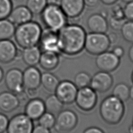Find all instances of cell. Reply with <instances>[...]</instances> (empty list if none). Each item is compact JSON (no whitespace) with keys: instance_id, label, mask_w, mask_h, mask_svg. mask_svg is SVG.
<instances>
[{"instance_id":"3","label":"cell","mask_w":133,"mask_h":133,"mask_svg":"<svg viewBox=\"0 0 133 133\" xmlns=\"http://www.w3.org/2000/svg\"><path fill=\"white\" fill-rule=\"evenodd\" d=\"M124 113V102L112 95L105 97L100 103V115L102 120L109 125L118 124L122 119Z\"/></svg>"},{"instance_id":"6","label":"cell","mask_w":133,"mask_h":133,"mask_svg":"<svg viewBox=\"0 0 133 133\" xmlns=\"http://www.w3.org/2000/svg\"><path fill=\"white\" fill-rule=\"evenodd\" d=\"M77 123L76 114L71 110L66 109L57 115L54 128L58 133H68L76 127Z\"/></svg>"},{"instance_id":"48","label":"cell","mask_w":133,"mask_h":133,"mask_svg":"<svg viewBox=\"0 0 133 133\" xmlns=\"http://www.w3.org/2000/svg\"><path fill=\"white\" fill-rule=\"evenodd\" d=\"M131 81L133 83V70H132V72L131 75Z\"/></svg>"},{"instance_id":"32","label":"cell","mask_w":133,"mask_h":133,"mask_svg":"<svg viewBox=\"0 0 133 133\" xmlns=\"http://www.w3.org/2000/svg\"><path fill=\"white\" fill-rule=\"evenodd\" d=\"M123 10L125 18L129 21H133V1L126 3Z\"/></svg>"},{"instance_id":"31","label":"cell","mask_w":133,"mask_h":133,"mask_svg":"<svg viewBox=\"0 0 133 133\" xmlns=\"http://www.w3.org/2000/svg\"><path fill=\"white\" fill-rule=\"evenodd\" d=\"M12 8L11 0H0V19L7 18Z\"/></svg>"},{"instance_id":"37","label":"cell","mask_w":133,"mask_h":133,"mask_svg":"<svg viewBox=\"0 0 133 133\" xmlns=\"http://www.w3.org/2000/svg\"><path fill=\"white\" fill-rule=\"evenodd\" d=\"M116 56H117L118 58H122L124 54V48L120 46H115L113 49L112 51H111Z\"/></svg>"},{"instance_id":"21","label":"cell","mask_w":133,"mask_h":133,"mask_svg":"<svg viewBox=\"0 0 133 133\" xmlns=\"http://www.w3.org/2000/svg\"><path fill=\"white\" fill-rule=\"evenodd\" d=\"M59 54L51 51H42L39 61L41 67L46 71H51L59 65Z\"/></svg>"},{"instance_id":"30","label":"cell","mask_w":133,"mask_h":133,"mask_svg":"<svg viewBox=\"0 0 133 133\" xmlns=\"http://www.w3.org/2000/svg\"><path fill=\"white\" fill-rule=\"evenodd\" d=\"M37 121L39 125L50 129L54 127L56 117L55 115L48 112L45 111L37 119Z\"/></svg>"},{"instance_id":"28","label":"cell","mask_w":133,"mask_h":133,"mask_svg":"<svg viewBox=\"0 0 133 133\" xmlns=\"http://www.w3.org/2000/svg\"><path fill=\"white\" fill-rule=\"evenodd\" d=\"M91 77L87 72L82 71L77 73L74 78V83L77 88H81L90 85Z\"/></svg>"},{"instance_id":"15","label":"cell","mask_w":133,"mask_h":133,"mask_svg":"<svg viewBox=\"0 0 133 133\" xmlns=\"http://www.w3.org/2000/svg\"><path fill=\"white\" fill-rule=\"evenodd\" d=\"M18 49L14 42L8 39L0 40V62L7 64L17 58Z\"/></svg>"},{"instance_id":"18","label":"cell","mask_w":133,"mask_h":133,"mask_svg":"<svg viewBox=\"0 0 133 133\" xmlns=\"http://www.w3.org/2000/svg\"><path fill=\"white\" fill-rule=\"evenodd\" d=\"M20 101L15 93L4 91L0 93V110L5 113H10L17 109Z\"/></svg>"},{"instance_id":"20","label":"cell","mask_w":133,"mask_h":133,"mask_svg":"<svg viewBox=\"0 0 133 133\" xmlns=\"http://www.w3.org/2000/svg\"><path fill=\"white\" fill-rule=\"evenodd\" d=\"M87 26L90 32L105 33L109 27L105 17L101 14L91 15L87 20Z\"/></svg>"},{"instance_id":"9","label":"cell","mask_w":133,"mask_h":133,"mask_svg":"<svg viewBox=\"0 0 133 133\" xmlns=\"http://www.w3.org/2000/svg\"><path fill=\"white\" fill-rule=\"evenodd\" d=\"M78 88L74 83L69 80L59 82L55 94L63 104H71L74 102Z\"/></svg>"},{"instance_id":"12","label":"cell","mask_w":133,"mask_h":133,"mask_svg":"<svg viewBox=\"0 0 133 133\" xmlns=\"http://www.w3.org/2000/svg\"><path fill=\"white\" fill-rule=\"evenodd\" d=\"M4 78L5 85L9 91L17 95L24 90L22 72L21 70L18 68L9 69L6 72Z\"/></svg>"},{"instance_id":"43","label":"cell","mask_w":133,"mask_h":133,"mask_svg":"<svg viewBox=\"0 0 133 133\" xmlns=\"http://www.w3.org/2000/svg\"><path fill=\"white\" fill-rule=\"evenodd\" d=\"M103 4L107 5H111L115 4L118 0H100Z\"/></svg>"},{"instance_id":"19","label":"cell","mask_w":133,"mask_h":133,"mask_svg":"<svg viewBox=\"0 0 133 133\" xmlns=\"http://www.w3.org/2000/svg\"><path fill=\"white\" fill-rule=\"evenodd\" d=\"M33 14L26 6L19 5L12 8L8 19L17 25L32 20Z\"/></svg>"},{"instance_id":"34","label":"cell","mask_w":133,"mask_h":133,"mask_svg":"<svg viewBox=\"0 0 133 133\" xmlns=\"http://www.w3.org/2000/svg\"><path fill=\"white\" fill-rule=\"evenodd\" d=\"M125 22L124 19H118L112 17L109 20V23L111 27L115 30H119Z\"/></svg>"},{"instance_id":"14","label":"cell","mask_w":133,"mask_h":133,"mask_svg":"<svg viewBox=\"0 0 133 133\" xmlns=\"http://www.w3.org/2000/svg\"><path fill=\"white\" fill-rule=\"evenodd\" d=\"M22 75L24 89L37 90L40 86L42 73L36 66H29L22 72Z\"/></svg>"},{"instance_id":"29","label":"cell","mask_w":133,"mask_h":133,"mask_svg":"<svg viewBox=\"0 0 133 133\" xmlns=\"http://www.w3.org/2000/svg\"><path fill=\"white\" fill-rule=\"evenodd\" d=\"M120 30L124 39L133 44V21L128 20L125 22Z\"/></svg>"},{"instance_id":"5","label":"cell","mask_w":133,"mask_h":133,"mask_svg":"<svg viewBox=\"0 0 133 133\" xmlns=\"http://www.w3.org/2000/svg\"><path fill=\"white\" fill-rule=\"evenodd\" d=\"M111 43L105 33L89 32L86 34L84 49L89 54L98 55L110 48Z\"/></svg>"},{"instance_id":"41","label":"cell","mask_w":133,"mask_h":133,"mask_svg":"<svg viewBox=\"0 0 133 133\" xmlns=\"http://www.w3.org/2000/svg\"><path fill=\"white\" fill-rule=\"evenodd\" d=\"M128 56L129 60L130 61L133 63V44L130 47L128 52Z\"/></svg>"},{"instance_id":"45","label":"cell","mask_w":133,"mask_h":133,"mask_svg":"<svg viewBox=\"0 0 133 133\" xmlns=\"http://www.w3.org/2000/svg\"><path fill=\"white\" fill-rule=\"evenodd\" d=\"M4 75V71H3V70L2 69V68L0 66V82H1L2 81V79H3Z\"/></svg>"},{"instance_id":"16","label":"cell","mask_w":133,"mask_h":133,"mask_svg":"<svg viewBox=\"0 0 133 133\" xmlns=\"http://www.w3.org/2000/svg\"><path fill=\"white\" fill-rule=\"evenodd\" d=\"M60 7L68 18L78 17L84 10L83 0H61Z\"/></svg>"},{"instance_id":"25","label":"cell","mask_w":133,"mask_h":133,"mask_svg":"<svg viewBox=\"0 0 133 133\" xmlns=\"http://www.w3.org/2000/svg\"><path fill=\"white\" fill-rule=\"evenodd\" d=\"M15 25L8 19H0V40L8 39L14 35Z\"/></svg>"},{"instance_id":"13","label":"cell","mask_w":133,"mask_h":133,"mask_svg":"<svg viewBox=\"0 0 133 133\" xmlns=\"http://www.w3.org/2000/svg\"><path fill=\"white\" fill-rule=\"evenodd\" d=\"M113 78L110 73L99 71L91 78L89 86L97 92L104 93L112 87Z\"/></svg>"},{"instance_id":"46","label":"cell","mask_w":133,"mask_h":133,"mask_svg":"<svg viewBox=\"0 0 133 133\" xmlns=\"http://www.w3.org/2000/svg\"><path fill=\"white\" fill-rule=\"evenodd\" d=\"M129 131H130V133H133V117L132 119V124L129 128Z\"/></svg>"},{"instance_id":"44","label":"cell","mask_w":133,"mask_h":133,"mask_svg":"<svg viewBox=\"0 0 133 133\" xmlns=\"http://www.w3.org/2000/svg\"><path fill=\"white\" fill-rule=\"evenodd\" d=\"M129 98L133 101V85L129 88Z\"/></svg>"},{"instance_id":"1","label":"cell","mask_w":133,"mask_h":133,"mask_svg":"<svg viewBox=\"0 0 133 133\" xmlns=\"http://www.w3.org/2000/svg\"><path fill=\"white\" fill-rule=\"evenodd\" d=\"M86 33L80 25L66 24L58 31L61 53L68 56H74L84 49Z\"/></svg>"},{"instance_id":"10","label":"cell","mask_w":133,"mask_h":133,"mask_svg":"<svg viewBox=\"0 0 133 133\" xmlns=\"http://www.w3.org/2000/svg\"><path fill=\"white\" fill-rule=\"evenodd\" d=\"M40 49L43 51H51L61 53L58 36V32L48 29L43 30L39 43Z\"/></svg>"},{"instance_id":"2","label":"cell","mask_w":133,"mask_h":133,"mask_svg":"<svg viewBox=\"0 0 133 133\" xmlns=\"http://www.w3.org/2000/svg\"><path fill=\"white\" fill-rule=\"evenodd\" d=\"M42 29L40 24L31 20L18 25L15 29L14 37L17 45L22 48H25L38 44Z\"/></svg>"},{"instance_id":"23","label":"cell","mask_w":133,"mask_h":133,"mask_svg":"<svg viewBox=\"0 0 133 133\" xmlns=\"http://www.w3.org/2000/svg\"><path fill=\"white\" fill-rule=\"evenodd\" d=\"M44 101L46 111L47 112L55 115L62 110L64 104L55 94L49 95Z\"/></svg>"},{"instance_id":"42","label":"cell","mask_w":133,"mask_h":133,"mask_svg":"<svg viewBox=\"0 0 133 133\" xmlns=\"http://www.w3.org/2000/svg\"><path fill=\"white\" fill-rule=\"evenodd\" d=\"M61 0H47V4L60 6Z\"/></svg>"},{"instance_id":"17","label":"cell","mask_w":133,"mask_h":133,"mask_svg":"<svg viewBox=\"0 0 133 133\" xmlns=\"http://www.w3.org/2000/svg\"><path fill=\"white\" fill-rule=\"evenodd\" d=\"M45 111L44 101L38 98L29 100L24 108V114L32 121L37 120Z\"/></svg>"},{"instance_id":"47","label":"cell","mask_w":133,"mask_h":133,"mask_svg":"<svg viewBox=\"0 0 133 133\" xmlns=\"http://www.w3.org/2000/svg\"><path fill=\"white\" fill-rule=\"evenodd\" d=\"M124 3H129L130 2H131L133 0H121Z\"/></svg>"},{"instance_id":"40","label":"cell","mask_w":133,"mask_h":133,"mask_svg":"<svg viewBox=\"0 0 133 133\" xmlns=\"http://www.w3.org/2000/svg\"><path fill=\"white\" fill-rule=\"evenodd\" d=\"M108 37L109 38V39L110 41V42L111 44H114L117 41L118 39V36L116 33L114 32H110L109 34H107Z\"/></svg>"},{"instance_id":"38","label":"cell","mask_w":133,"mask_h":133,"mask_svg":"<svg viewBox=\"0 0 133 133\" xmlns=\"http://www.w3.org/2000/svg\"><path fill=\"white\" fill-rule=\"evenodd\" d=\"M83 133H104V132L99 127L92 126L87 128Z\"/></svg>"},{"instance_id":"36","label":"cell","mask_w":133,"mask_h":133,"mask_svg":"<svg viewBox=\"0 0 133 133\" xmlns=\"http://www.w3.org/2000/svg\"><path fill=\"white\" fill-rule=\"evenodd\" d=\"M32 133H51V132L50 129L38 124L34 126Z\"/></svg>"},{"instance_id":"33","label":"cell","mask_w":133,"mask_h":133,"mask_svg":"<svg viewBox=\"0 0 133 133\" xmlns=\"http://www.w3.org/2000/svg\"><path fill=\"white\" fill-rule=\"evenodd\" d=\"M111 17L118 19H124L125 17L123 8L119 5L115 6L112 9V15Z\"/></svg>"},{"instance_id":"35","label":"cell","mask_w":133,"mask_h":133,"mask_svg":"<svg viewBox=\"0 0 133 133\" xmlns=\"http://www.w3.org/2000/svg\"><path fill=\"white\" fill-rule=\"evenodd\" d=\"M9 119L4 114L0 113V133H4L6 131Z\"/></svg>"},{"instance_id":"7","label":"cell","mask_w":133,"mask_h":133,"mask_svg":"<svg viewBox=\"0 0 133 133\" xmlns=\"http://www.w3.org/2000/svg\"><path fill=\"white\" fill-rule=\"evenodd\" d=\"M97 100V92L89 86L78 89L74 102L81 110L89 112L95 107Z\"/></svg>"},{"instance_id":"11","label":"cell","mask_w":133,"mask_h":133,"mask_svg":"<svg viewBox=\"0 0 133 133\" xmlns=\"http://www.w3.org/2000/svg\"><path fill=\"white\" fill-rule=\"evenodd\" d=\"M95 63L100 71L110 73L118 67L120 58L116 56L112 51L107 50L97 56Z\"/></svg>"},{"instance_id":"24","label":"cell","mask_w":133,"mask_h":133,"mask_svg":"<svg viewBox=\"0 0 133 133\" xmlns=\"http://www.w3.org/2000/svg\"><path fill=\"white\" fill-rule=\"evenodd\" d=\"M59 83V81L57 77L51 73L46 72L41 75V85L49 92H55Z\"/></svg>"},{"instance_id":"39","label":"cell","mask_w":133,"mask_h":133,"mask_svg":"<svg viewBox=\"0 0 133 133\" xmlns=\"http://www.w3.org/2000/svg\"><path fill=\"white\" fill-rule=\"evenodd\" d=\"M85 6L89 8H94L97 6L99 0H83Z\"/></svg>"},{"instance_id":"22","label":"cell","mask_w":133,"mask_h":133,"mask_svg":"<svg viewBox=\"0 0 133 133\" xmlns=\"http://www.w3.org/2000/svg\"><path fill=\"white\" fill-rule=\"evenodd\" d=\"M41 50L37 46L23 48L21 58L24 62L28 66H35L38 64L41 55Z\"/></svg>"},{"instance_id":"4","label":"cell","mask_w":133,"mask_h":133,"mask_svg":"<svg viewBox=\"0 0 133 133\" xmlns=\"http://www.w3.org/2000/svg\"><path fill=\"white\" fill-rule=\"evenodd\" d=\"M41 17L46 28L54 31L58 32L68 24V17L60 6L47 4Z\"/></svg>"},{"instance_id":"27","label":"cell","mask_w":133,"mask_h":133,"mask_svg":"<svg viewBox=\"0 0 133 133\" xmlns=\"http://www.w3.org/2000/svg\"><path fill=\"white\" fill-rule=\"evenodd\" d=\"M47 5V0H26V6L33 15H38Z\"/></svg>"},{"instance_id":"8","label":"cell","mask_w":133,"mask_h":133,"mask_svg":"<svg viewBox=\"0 0 133 133\" xmlns=\"http://www.w3.org/2000/svg\"><path fill=\"white\" fill-rule=\"evenodd\" d=\"M33 121L24 113L17 114L9 120L7 133H32Z\"/></svg>"},{"instance_id":"26","label":"cell","mask_w":133,"mask_h":133,"mask_svg":"<svg viewBox=\"0 0 133 133\" xmlns=\"http://www.w3.org/2000/svg\"><path fill=\"white\" fill-rule=\"evenodd\" d=\"M129 88L124 83H118L113 88L112 95L124 102L129 99Z\"/></svg>"}]
</instances>
